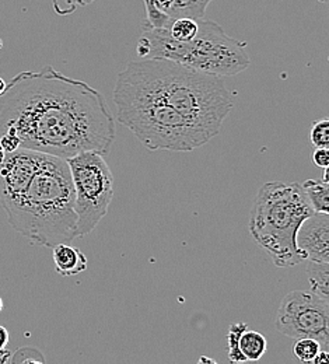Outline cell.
<instances>
[{
  "label": "cell",
  "instance_id": "5b68a950",
  "mask_svg": "<svg viewBox=\"0 0 329 364\" xmlns=\"http://www.w3.org/2000/svg\"><path fill=\"white\" fill-rule=\"evenodd\" d=\"M136 52L141 59H170L220 77L238 75L251 63L245 43L227 36L222 26L205 18L199 20L196 37L187 43L173 40L167 28L158 30L143 26Z\"/></svg>",
  "mask_w": 329,
  "mask_h": 364
},
{
  "label": "cell",
  "instance_id": "4dcf8cb0",
  "mask_svg": "<svg viewBox=\"0 0 329 364\" xmlns=\"http://www.w3.org/2000/svg\"><path fill=\"white\" fill-rule=\"evenodd\" d=\"M199 362H200V363H203V362H210V363H215V360H210V359H206V358H202Z\"/></svg>",
  "mask_w": 329,
  "mask_h": 364
},
{
  "label": "cell",
  "instance_id": "ba28073f",
  "mask_svg": "<svg viewBox=\"0 0 329 364\" xmlns=\"http://www.w3.org/2000/svg\"><path fill=\"white\" fill-rule=\"evenodd\" d=\"M276 329L291 338H310L329 345V306L313 290H294L283 297L276 319Z\"/></svg>",
  "mask_w": 329,
  "mask_h": 364
},
{
  "label": "cell",
  "instance_id": "d4e9b609",
  "mask_svg": "<svg viewBox=\"0 0 329 364\" xmlns=\"http://www.w3.org/2000/svg\"><path fill=\"white\" fill-rule=\"evenodd\" d=\"M313 363L315 364H329V350L327 348L321 349L320 353L317 355V358L314 359Z\"/></svg>",
  "mask_w": 329,
  "mask_h": 364
},
{
  "label": "cell",
  "instance_id": "603a6c76",
  "mask_svg": "<svg viewBox=\"0 0 329 364\" xmlns=\"http://www.w3.org/2000/svg\"><path fill=\"white\" fill-rule=\"evenodd\" d=\"M66 7H68V13L73 11L77 7H86V6H90L92 3H95V0H62Z\"/></svg>",
  "mask_w": 329,
  "mask_h": 364
},
{
  "label": "cell",
  "instance_id": "1f68e13d",
  "mask_svg": "<svg viewBox=\"0 0 329 364\" xmlns=\"http://www.w3.org/2000/svg\"><path fill=\"white\" fill-rule=\"evenodd\" d=\"M1 310H3V300H1V297H0V313H1Z\"/></svg>",
  "mask_w": 329,
  "mask_h": 364
},
{
  "label": "cell",
  "instance_id": "9c48e42d",
  "mask_svg": "<svg viewBox=\"0 0 329 364\" xmlns=\"http://www.w3.org/2000/svg\"><path fill=\"white\" fill-rule=\"evenodd\" d=\"M297 245L304 261L329 264V215L315 212L298 231Z\"/></svg>",
  "mask_w": 329,
  "mask_h": 364
},
{
  "label": "cell",
  "instance_id": "52a82bcc",
  "mask_svg": "<svg viewBox=\"0 0 329 364\" xmlns=\"http://www.w3.org/2000/svg\"><path fill=\"white\" fill-rule=\"evenodd\" d=\"M75 186L77 237L93 232L108 213L114 198V177L102 154L83 151L66 160Z\"/></svg>",
  "mask_w": 329,
  "mask_h": 364
},
{
  "label": "cell",
  "instance_id": "d6986e66",
  "mask_svg": "<svg viewBox=\"0 0 329 364\" xmlns=\"http://www.w3.org/2000/svg\"><path fill=\"white\" fill-rule=\"evenodd\" d=\"M310 137L314 147L329 149V118L315 121L313 124Z\"/></svg>",
  "mask_w": 329,
  "mask_h": 364
},
{
  "label": "cell",
  "instance_id": "cb8c5ba5",
  "mask_svg": "<svg viewBox=\"0 0 329 364\" xmlns=\"http://www.w3.org/2000/svg\"><path fill=\"white\" fill-rule=\"evenodd\" d=\"M153 1H154V4H156L160 10H163L164 13H167V14L170 16V11H171V9H173L176 0H153Z\"/></svg>",
  "mask_w": 329,
  "mask_h": 364
},
{
  "label": "cell",
  "instance_id": "8fae6325",
  "mask_svg": "<svg viewBox=\"0 0 329 364\" xmlns=\"http://www.w3.org/2000/svg\"><path fill=\"white\" fill-rule=\"evenodd\" d=\"M268 348L266 338L258 331L245 329L239 338V350L247 359V362L259 360Z\"/></svg>",
  "mask_w": 329,
  "mask_h": 364
},
{
  "label": "cell",
  "instance_id": "30bf717a",
  "mask_svg": "<svg viewBox=\"0 0 329 364\" xmlns=\"http://www.w3.org/2000/svg\"><path fill=\"white\" fill-rule=\"evenodd\" d=\"M52 250L55 271L60 276H75L87 269L89 262L80 248L69 245V242H62L55 245Z\"/></svg>",
  "mask_w": 329,
  "mask_h": 364
},
{
  "label": "cell",
  "instance_id": "2e32d148",
  "mask_svg": "<svg viewBox=\"0 0 329 364\" xmlns=\"http://www.w3.org/2000/svg\"><path fill=\"white\" fill-rule=\"evenodd\" d=\"M248 329V325L245 322H234L230 325L226 341H227V355L230 362L233 363H244L247 359L239 350V338L244 333V331Z\"/></svg>",
  "mask_w": 329,
  "mask_h": 364
},
{
  "label": "cell",
  "instance_id": "484cf974",
  "mask_svg": "<svg viewBox=\"0 0 329 364\" xmlns=\"http://www.w3.org/2000/svg\"><path fill=\"white\" fill-rule=\"evenodd\" d=\"M7 343H9V331L0 325V350L6 349Z\"/></svg>",
  "mask_w": 329,
  "mask_h": 364
},
{
  "label": "cell",
  "instance_id": "f1b7e54d",
  "mask_svg": "<svg viewBox=\"0 0 329 364\" xmlns=\"http://www.w3.org/2000/svg\"><path fill=\"white\" fill-rule=\"evenodd\" d=\"M323 181L329 183V166L327 168H324V177H323Z\"/></svg>",
  "mask_w": 329,
  "mask_h": 364
},
{
  "label": "cell",
  "instance_id": "ac0fdd59",
  "mask_svg": "<svg viewBox=\"0 0 329 364\" xmlns=\"http://www.w3.org/2000/svg\"><path fill=\"white\" fill-rule=\"evenodd\" d=\"M144 6H146V24L150 28H168L170 24L173 23V17L168 16L167 13H164L163 10H160L153 0H144Z\"/></svg>",
  "mask_w": 329,
  "mask_h": 364
},
{
  "label": "cell",
  "instance_id": "8992f818",
  "mask_svg": "<svg viewBox=\"0 0 329 364\" xmlns=\"http://www.w3.org/2000/svg\"><path fill=\"white\" fill-rule=\"evenodd\" d=\"M117 118L149 150L192 151L213 137L195 128L163 100L117 80Z\"/></svg>",
  "mask_w": 329,
  "mask_h": 364
},
{
  "label": "cell",
  "instance_id": "4316f807",
  "mask_svg": "<svg viewBox=\"0 0 329 364\" xmlns=\"http://www.w3.org/2000/svg\"><path fill=\"white\" fill-rule=\"evenodd\" d=\"M10 358H11V353L9 350H6V349L0 350V364L10 362Z\"/></svg>",
  "mask_w": 329,
  "mask_h": 364
},
{
  "label": "cell",
  "instance_id": "9a60e30c",
  "mask_svg": "<svg viewBox=\"0 0 329 364\" xmlns=\"http://www.w3.org/2000/svg\"><path fill=\"white\" fill-rule=\"evenodd\" d=\"M199 31V20L190 18V17H177L173 20L170 27L167 28L168 36L181 43L190 41L192 38L196 37Z\"/></svg>",
  "mask_w": 329,
  "mask_h": 364
},
{
  "label": "cell",
  "instance_id": "836d02e7",
  "mask_svg": "<svg viewBox=\"0 0 329 364\" xmlns=\"http://www.w3.org/2000/svg\"><path fill=\"white\" fill-rule=\"evenodd\" d=\"M325 348H327V349H328V350H329V345H328V346H325Z\"/></svg>",
  "mask_w": 329,
  "mask_h": 364
},
{
  "label": "cell",
  "instance_id": "ffe728a7",
  "mask_svg": "<svg viewBox=\"0 0 329 364\" xmlns=\"http://www.w3.org/2000/svg\"><path fill=\"white\" fill-rule=\"evenodd\" d=\"M10 362H13V363H44L45 358L36 348H23V349L17 350L13 358H10Z\"/></svg>",
  "mask_w": 329,
  "mask_h": 364
},
{
  "label": "cell",
  "instance_id": "277c9868",
  "mask_svg": "<svg viewBox=\"0 0 329 364\" xmlns=\"http://www.w3.org/2000/svg\"><path fill=\"white\" fill-rule=\"evenodd\" d=\"M314 213L303 185L266 182L258 191L248 228L278 268H290L304 261L297 235L303 223Z\"/></svg>",
  "mask_w": 329,
  "mask_h": 364
},
{
  "label": "cell",
  "instance_id": "44dd1931",
  "mask_svg": "<svg viewBox=\"0 0 329 364\" xmlns=\"http://www.w3.org/2000/svg\"><path fill=\"white\" fill-rule=\"evenodd\" d=\"M0 144L4 149L6 153H13L18 149H21V140L14 132L6 131L4 134L0 135Z\"/></svg>",
  "mask_w": 329,
  "mask_h": 364
},
{
  "label": "cell",
  "instance_id": "f546056e",
  "mask_svg": "<svg viewBox=\"0 0 329 364\" xmlns=\"http://www.w3.org/2000/svg\"><path fill=\"white\" fill-rule=\"evenodd\" d=\"M6 86H7V85H6V82L0 77V95H1V92L4 91V89H6Z\"/></svg>",
  "mask_w": 329,
  "mask_h": 364
},
{
  "label": "cell",
  "instance_id": "7c38bea8",
  "mask_svg": "<svg viewBox=\"0 0 329 364\" xmlns=\"http://www.w3.org/2000/svg\"><path fill=\"white\" fill-rule=\"evenodd\" d=\"M307 276L311 290L329 306V264L307 261Z\"/></svg>",
  "mask_w": 329,
  "mask_h": 364
},
{
  "label": "cell",
  "instance_id": "e0dca14e",
  "mask_svg": "<svg viewBox=\"0 0 329 364\" xmlns=\"http://www.w3.org/2000/svg\"><path fill=\"white\" fill-rule=\"evenodd\" d=\"M321 349H323L321 343L310 338L294 339V345L291 348L293 355L303 363H313Z\"/></svg>",
  "mask_w": 329,
  "mask_h": 364
},
{
  "label": "cell",
  "instance_id": "3957f363",
  "mask_svg": "<svg viewBox=\"0 0 329 364\" xmlns=\"http://www.w3.org/2000/svg\"><path fill=\"white\" fill-rule=\"evenodd\" d=\"M117 80L163 100L190 125L212 137L220 134L234 105V97L220 76L190 69L170 59L134 60Z\"/></svg>",
  "mask_w": 329,
  "mask_h": 364
},
{
  "label": "cell",
  "instance_id": "83f0119b",
  "mask_svg": "<svg viewBox=\"0 0 329 364\" xmlns=\"http://www.w3.org/2000/svg\"><path fill=\"white\" fill-rule=\"evenodd\" d=\"M6 151H4V149L1 147V144H0V164L4 161V159H6Z\"/></svg>",
  "mask_w": 329,
  "mask_h": 364
},
{
  "label": "cell",
  "instance_id": "5bb4252c",
  "mask_svg": "<svg viewBox=\"0 0 329 364\" xmlns=\"http://www.w3.org/2000/svg\"><path fill=\"white\" fill-rule=\"evenodd\" d=\"M213 0H176L170 11L173 18L190 17L195 20H203L207 6Z\"/></svg>",
  "mask_w": 329,
  "mask_h": 364
},
{
  "label": "cell",
  "instance_id": "7402d4cb",
  "mask_svg": "<svg viewBox=\"0 0 329 364\" xmlns=\"http://www.w3.org/2000/svg\"><path fill=\"white\" fill-rule=\"evenodd\" d=\"M313 161L317 167L327 168L329 166V149L315 147V151L313 154Z\"/></svg>",
  "mask_w": 329,
  "mask_h": 364
},
{
  "label": "cell",
  "instance_id": "d6a6232c",
  "mask_svg": "<svg viewBox=\"0 0 329 364\" xmlns=\"http://www.w3.org/2000/svg\"><path fill=\"white\" fill-rule=\"evenodd\" d=\"M320 1H327V0H320Z\"/></svg>",
  "mask_w": 329,
  "mask_h": 364
},
{
  "label": "cell",
  "instance_id": "7a4b0ae2",
  "mask_svg": "<svg viewBox=\"0 0 329 364\" xmlns=\"http://www.w3.org/2000/svg\"><path fill=\"white\" fill-rule=\"evenodd\" d=\"M0 205L10 226L53 248L77 237L75 186L62 157L18 149L0 164Z\"/></svg>",
  "mask_w": 329,
  "mask_h": 364
},
{
  "label": "cell",
  "instance_id": "6da1fadb",
  "mask_svg": "<svg viewBox=\"0 0 329 364\" xmlns=\"http://www.w3.org/2000/svg\"><path fill=\"white\" fill-rule=\"evenodd\" d=\"M14 132L21 149L65 160L95 151L107 156L115 122L104 95L90 85L44 66L16 75L0 95V135Z\"/></svg>",
  "mask_w": 329,
  "mask_h": 364
},
{
  "label": "cell",
  "instance_id": "4fadbf2b",
  "mask_svg": "<svg viewBox=\"0 0 329 364\" xmlns=\"http://www.w3.org/2000/svg\"><path fill=\"white\" fill-rule=\"evenodd\" d=\"M303 188L307 192L314 210L329 215V183L323 180H307L303 183Z\"/></svg>",
  "mask_w": 329,
  "mask_h": 364
}]
</instances>
